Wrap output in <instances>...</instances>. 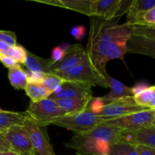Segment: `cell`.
Here are the masks:
<instances>
[{
  "mask_svg": "<svg viewBox=\"0 0 155 155\" xmlns=\"http://www.w3.org/2000/svg\"><path fill=\"white\" fill-rule=\"evenodd\" d=\"M120 18L107 21L98 17H90V30L86 51L89 63L106 79L107 55L111 42L117 36L132 32L127 24H118Z\"/></svg>",
  "mask_w": 155,
  "mask_h": 155,
  "instance_id": "obj_1",
  "label": "cell"
},
{
  "mask_svg": "<svg viewBox=\"0 0 155 155\" xmlns=\"http://www.w3.org/2000/svg\"><path fill=\"white\" fill-rule=\"evenodd\" d=\"M110 118L100 117L89 108L79 113L66 114L52 123L53 125L71 130L74 135L87 133Z\"/></svg>",
  "mask_w": 155,
  "mask_h": 155,
  "instance_id": "obj_2",
  "label": "cell"
},
{
  "mask_svg": "<svg viewBox=\"0 0 155 155\" xmlns=\"http://www.w3.org/2000/svg\"><path fill=\"white\" fill-rule=\"evenodd\" d=\"M25 113L36 124L42 127L52 124L54 120L66 115L54 100L48 98L36 102L30 101Z\"/></svg>",
  "mask_w": 155,
  "mask_h": 155,
  "instance_id": "obj_3",
  "label": "cell"
},
{
  "mask_svg": "<svg viewBox=\"0 0 155 155\" xmlns=\"http://www.w3.org/2000/svg\"><path fill=\"white\" fill-rule=\"evenodd\" d=\"M154 120V110L147 109L137 113L113 118L101 124L121 130L136 131L151 126Z\"/></svg>",
  "mask_w": 155,
  "mask_h": 155,
  "instance_id": "obj_4",
  "label": "cell"
},
{
  "mask_svg": "<svg viewBox=\"0 0 155 155\" xmlns=\"http://www.w3.org/2000/svg\"><path fill=\"white\" fill-rule=\"evenodd\" d=\"M22 127L28 135L34 155H55L45 127L36 124L28 116L24 119Z\"/></svg>",
  "mask_w": 155,
  "mask_h": 155,
  "instance_id": "obj_5",
  "label": "cell"
},
{
  "mask_svg": "<svg viewBox=\"0 0 155 155\" xmlns=\"http://www.w3.org/2000/svg\"><path fill=\"white\" fill-rule=\"evenodd\" d=\"M62 78L67 81L77 82L92 86L108 87L107 81L93 67L89 61L75 67L62 74Z\"/></svg>",
  "mask_w": 155,
  "mask_h": 155,
  "instance_id": "obj_6",
  "label": "cell"
},
{
  "mask_svg": "<svg viewBox=\"0 0 155 155\" xmlns=\"http://www.w3.org/2000/svg\"><path fill=\"white\" fill-rule=\"evenodd\" d=\"M65 146L76 150L78 155H104L109 154L110 145L104 141L77 134L65 143Z\"/></svg>",
  "mask_w": 155,
  "mask_h": 155,
  "instance_id": "obj_7",
  "label": "cell"
},
{
  "mask_svg": "<svg viewBox=\"0 0 155 155\" xmlns=\"http://www.w3.org/2000/svg\"><path fill=\"white\" fill-rule=\"evenodd\" d=\"M132 1L124 0H92L91 17L110 21L120 18L127 12Z\"/></svg>",
  "mask_w": 155,
  "mask_h": 155,
  "instance_id": "obj_8",
  "label": "cell"
},
{
  "mask_svg": "<svg viewBox=\"0 0 155 155\" xmlns=\"http://www.w3.org/2000/svg\"><path fill=\"white\" fill-rule=\"evenodd\" d=\"M89 61L86 49L80 44L70 45L68 51L61 61L51 67V74L61 76L69 70Z\"/></svg>",
  "mask_w": 155,
  "mask_h": 155,
  "instance_id": "obj_9",
  "label": "cell"
},
{
  "mask_svg": "<svg viewBox=\"0 0 155 155\" xmlns=\"http://www.w3.org/2000/svg\"><path fill=\"white\" fill-rule=\"evenodd\" d=\"M144 110L147 109L137 105L133 97H125L104 104L101 111L97 115L113 119Z\"/></svg>",
  "mask_w": 155,
  "mask_h": 155,
  "instance_id": "obj_10",
  "label": "cell"
},
{
  "mask_svg": "<svg viewBox=\"0 0 155 155\" xmlns=\"http://www.w3.org/2000/svg\"><path fill=\"white\" fill-rule=\"evenodd\" d=\"M14 151L18 155H34L31 142L22 126H14L2 133Z\"/></svg>",
  "mask_w": 155,
  "mask_h": 155,
  "instance_id": "obj_11",
  "label": "cell"
},
{
  "mask_svg": "<svg viewBox=\"0 0 155 155\" xmlns=\"http://www.w3.org/2000/svg\"><path fill=\"white\" fill-rule=\"evenodd\" d=\"M55 100L59 98H92V86L77 82L67 81L51 95L49 98Z\"/></svg>",
  "mask_w": 155,
  "mask_h": 155,
  "instance_id": "obj_12",
  "label": "cell"
},
{
  "mask_svg": "<svg viewBox=\"0 0 155 155\" xmlns=\"http://www.w3.org/2000/svg\"><path fill=\"white\" fill-rule=\"evenodd\" d=\"M127 46V53L144 54L155 59V39L132 33Z\"/></svg>",
  "mask_w": 155,
  "mask_h": 155,
  "instance_id": "obj_13",
  "label": "cell"
},
{
  "mask_svg": "<svg viewBox=\"0 0 155 155\" xmlns=\"http://www.w3.org/2000/svg\"><path fill=\"white\" fill-rule=\"evenodd\" d=\"M123 133L124 130L101 124L91 131L80 135L104 141L110 145H112L123 142Z\"/></svg>",
  "mask_w": 155,
  "mask_h": 155,
  "instance_id": "obj_14",
  "label": "cell"
},
{
  "mask_svg": "<svg viewBox=\"0 0 155 155\" xmlns=\"http://www.w3.org/2000/svg\"><path fill=\"white\" fill-rule=\"evenodd\" d=\"M105 80L110 91L108 94L101 98L104 104L125 97H134L133 88L128 87L123 83L110 77L109 74H107Z\"/></svg>",
  "mask_w": 155,
  "mask_h": 155,
  "instance_id": "obj_15",
  "label": "cell"
},
{
  "mask_svg": "<svg viewBox=\"0 0 155 155\" xmlns=\"http://www.w3.org/2000/svg\"><path fill=\"white\" fill-rule=\"evenodd\" d=\"M36 2L70 9L91 17L92 0H36Z\"/></svg>",
  "mask_w": 155,
  "mask_h": 155,
  "instance_id": "obj_16",
  "label": "cell"
},
{
  "mask_svg": "<svg viewBox=\"0 0 155 155\" xmlns=\"http://www.w3.org/2000/svg\"><path fill=\"white\" fill-rule=\"evenodd\" d=\"M155 6V0H132L127 11L126 24L130 27L137 24L145 12Z\"/></svg>",
  "mask_w": 155,
  "mask_h": 155,
  "instance_id": "obj_17",
  "label": "cell"
},
{
  "mask_svg": "<svg viewBox=\"0 0 155 155\" xmlns=\"http://www.w3.org/2000/svg\"><path fill=\"white\" fill-rule=\"evenodd\" d=\"M53 64L54 62L51 58L47 59L39 57L29 51H27V58L24 64L28 71L40 74H51Z\"/></svg>",
  "mask_w": 155,
  "mask_h": 155,
  "instance_id": "obj_18",
  "label": "cell"
},
{
  "mask_svg": "<svg viewBox=\"0 0 155 155\" xmlns=\"http://www.w3.org/2000/svg\"><path fill=\"white\" fill-rule=\"evenodd\" d=\"M132 32L124 33L117 36L110 44L107 51V62L113 59H120L124 61V56L127 54V42L130 39Z\"/></svg>",
  "mask_w": 155,
  "mask_h": 155,
  "instance_id": "obj_19",
  "label": "cell"
},
{
  "mask_svg": "<svg viewBox=\"0 0 155 155\" xmlns=\"http://www.w3.org/2000/svg\"><path fill=\"white\" fill-rule=\"evenodd\" d=\"M92 99L89 98H59L54 101L66 114L79 113L89 108Z\"/></svg>",
  "mask_w": 155,
  "mask_h": 155,
  "instance_id": "obj_20",
  "label": "cell"
},
{
  "mask_svg": "<svg viewBox=\"0 0 155 155\" xmlns=\"http://www.w3.org/2000/svg\"><path fill=\"white\" fill-rule=\"evenodd\" d=\"M132 144L141 145L155 149V126L151 125L136 131H130Z\"/></svg>",
  "mask_w": 155,
  "mask_h": 155,
  "instance_id": "obj_21",
  "label": "cell"
},
{
  "mask_svg": "<svg viewBox=\"0 0 155 155\" xmlns=\"http://www.w3.org/2000/svg\"><path fill=\"white\" fill-rule=\"evenodd\" d=\"M27 117L25 112H14L2 110L0 111V133L14 126H22Z\"/></svg>",
  "mask_w": 155,
  "mask_h": 155,
  "instance_id": "obj_22",
  "label": "cell"
},
{
  "mask_svg": "<svg viewBox=\"0 0 155 155\" xmlns=\"http://www.w3.org/2000/svg\"><path fill=\"white\" fill-rule=\"evenodd\" d=\"M8 80L11 85L18 90L25 89L28 83L27 74L19 64L8 69Z\"/></svg>",
  "mask_w": 155,
  "mask_h": 155,
  "instance_id": "obj_23",
  "label": "cell"
},
{
  "mask_svg": "<svg viewBox=\"0 0 155 155\" xmlns=\"http://www.w3.org/2000/svg\"><path fill=\"white\" fill-rule=\"evenodd\" d=\"M24 90L32 102L48 98L51 95V92H49L42 83H28Z\"/></svg>",
  "mask_w": 155,
  "mask_h": 155,
  "instance_id": "obj_24",
  "label": "cell"
},
{
  "mask_svg": "<svg viewBox=\"0 0 155 155\" xmlns=\"http://www.w3.org/2000/svg\"><path fill=\"white\" fill-rule=\"evenodd\" d=\"M110 155H139L135 145L127 142H119L110 146Z\"/></svg>",
  "mask_w": 155,
  "mask_h": 155,
  "instance_id": "obj_25",
  "label": "cell"
},
{
  "mask_svg": "<svg viewBox=\"0 0 155 155\" xmlns=\"http://www.w3.org/2000/svg\"><path fill=\"white\" fill-rule=\"evenodd\" d=\"M65 80L60 76L55 75L52 74H44L43 80L42 84L48 89L49 92L53 93L55 92L59 87L64 83Z\"/></svg>",
  "mask_w": 155,
  "mask_h": 155,
  "instance_id": "obj_26",
  "label": "cell"
},
{
  "mask_svg": "<svg viewBox=\"0 0 155 155\" xmlns=\"http://www.w3.org/2000/svg\"><path fill=\"white\" fill-rule=\"evenodd\" d=\"M133 98H134L135 102L139 107L149 109L150 103H151V99H152V89H151V86H148L147 88L144 89L143 90L135 94Z\"/></svg>",
  "mask_w": 155,
  "mask_h": 155,
  "instance_id": "obj_27",
  "label": "cell"
},
{
  "mask_svg": "<svg viewBox=\"0 0 155 155\" xmlns=\"http://www.w3.org/2000/svg\"><path fill=\"white\" fill-rule=\"evenodd\" d=\"M27 50H26L21 45L17 44L15 46L10 47L9 49L4 54L12 58L19 64H24L26 58H27Z\"/></svg>",
  "mask_w": 155,
  "mask_h": 155,
  "instance_id": "obj_28",
  "label": "cell"
},
{
  "mask_svg": "<svg viewBox=\"0 0 155 155\" xmlns=\"http://www.w3.org/2000/svg\"><path fill=\"white\" fill-rule=\"evenodd\" d=\"M69 47V44L63 43L53 48L52 51H51V59L53 61L54 64L61 61L64 58L65 54L68 52Z\"/></svg>",
  "mask_w": 155,
  "mask_h": 155,
  "instance_id": "obj_29",
  "label": "cell"
},
{
  "mask_svg": "<svg viewBox=\"0 0 155 155\" xmlns=\"http://www.w3.org/2000/svg\"><path fill=\"white\" fill-rule=\"evenodd\" d=\"M155 25V6L145 12L142 15L140 21L134 26H151ZM133 27V26H132Z\"/></svg>",
  "mask_w": 155,
  "mask_h": 155,
  "instance_id": "obj_30",
  "label": "cell"
},
{
  "mask_svg": "<svg viewBox=\"0 0 155 155\" xmlns=\"http://www.w3.org/2000/svg\"><path fill=\"white\" fill-rule=\"evenodd\" d=\"M131 27L133 33L142 35V36H145L155 39V29L144 27V26H133V27Z\"/></svg>",
  "mask_w": 155,
  "mask_h": 155,
  "instance_id": "obj_31",
  "label": "cell"
},
{
  "mask_svg": "<svg viewBox=\"0 0 155 155\" xmlns=\"http://www.w3.org/2000/svg\"><path fill=\"white\" fill-rule=\"evenodd\" d=\"M0 41L10 46H15L17 45L16 34L14 32L0 30Z\"/></svg>",
  "mask_w": 155,
  "mask_h": 155,
  "instance_id": "obj_32",
  "label": "cell"
},
{
  "mask_svg": "<svg viewBox=\"0 0 155 155\" xmlns=\"http://www.w3.org/2000/svg\"><path fill=\"white\" fill-rule=\"evenodd\" d=\"M26 74L27 76V80L28 83H42V80H43L44 74H40V73H33L31 71H25Z\"/></svg>",
  "mask_w": 155,
  "mask_h": 155,
  "instance_id": "obj_33",
  "label": "cell"
},
{
  "mask_svg": "<svg viewBox=\"0 0 155 155\" xmlns=\"http://www.w3.org/2000/svg\"><path fill=\"white\" fill-rule=\"evenodd\" d=\"M71 33L74 39L80 40L86 34V28L82 25L73 27L71 30Z\"/></svg>",
  "mask_w": 155,
  "mask_h": 155,
  "instance_id": "obj_34",
  "label": "cell"
},
{
  "mask_svg": "<svg viewBox=\"0 0 155 155\" xmlns=\"http://www.w3.org/2000/svg\"><path fill=\"white\" fill-rule=\"evenodd\" d=\"M135 147L139 155H155L154 148L141 145H135Z\"/></svg>",
  "mask_w": 155,
  "mask_h": 155,
  "instance_id": "obj_35",
  "label": "cell"
},
{
  "mask_svg": "<svg viewBox=\"0 0 155 155\" xmlns=\"http://www.w3.org/2000/svg\"><path fill=\"white\" fill-rule=\"evenodd\" d=\"M0 61L5 68H8V69L18 64V63L12 58L5 55V54H0Z\"/></svg>",
  "mask_w": 155,
  "mask_h": 155,
  "instance_id": "obj_36",
  "label": "cell"
},
{
  "mask_svg": "<svg viewBox=\"0 0 155 155\" xmlns=\"http://www.w3.org/2000/svg\"><path fill=\"white\" fill-rule=\"evenodd\" d=\"M10 151H12L10 144L2 133H0V153Z\"/></svg>",
  "mask_w": 155,
  "mask_h": 155,
  "instance_id": "obj_37",
  "label": "cell"
},
{
  "mask_svg": "<svg viewBox=\"0 0 155 155\" xmlns=\"http://www.w3.org/2000/svg\"><path fill=\"white\" fill-rule=\"evenodd\" d=\"M12 46L0 41V54H4Z\"/></svg>",
  "mask_w": 155,
  "mask_h": 155,
  "instance_id": "obj_38",
  "label": "cell"
},
{
  "mask_svg": "<svg viewBox=\"0 0 155 155\" xmlns=\"http://www.w3.org/2000/svg\"><path fill=\"white\" fill-rule=\"evenodd\" d=\"M151 89H152V99L150 103L149 109L155 110V86H151Z\"/></svg>",
  "mask_w": 155,
  "mask_h": 155,
  "instance_id": "obj_39",
  "label": "cell"
},
{
  "mask_svg": "<svg viewBox=\"0 0 155 155\" xmlns=\"http://www.w3.org/2000/svg\"><path fill=\"white\" fill-rule=\"evenodd\" d=\"M0 155H18V154H16L14 151H6V152H1L0 153Z\"/></svg>",
  "mask_w": 155,
  "mask_h": 155,
  "instance_id": "obj_40",
  "label": "cell"
},
{
  "mask_svg": "<svg viewBox=\"0 0 155 155\" xmlns=\"http://www.w3.org/2000/svg\"><path fill=\"white\" fill-rule=\"evenodd\" d=\"M144 27H150V28H153V29H155V25H151V26H144Z\"/></svg>",
  "mask_w": 155,
  "mask_h": 155,
  "instance_id": "obj_41",
  "label": "cell"
},
{
  "mask_svg": "<svg viewBox=\"0 0 155 155\" xmlns=\"http://www.w3.org/2000/svg\"><path fill=\"white\" fill-rule=\"evenodd\" d=\"M153 125L155 126V110H154V123H153Z\"/></svg>",
  "mask_w": 155,
  "mask_h": 155,
  "instance_id": "obj_42",
  "label": "cell"
},
{
  "mask_svg": "<svg viewBox=\"0 0 155 155\" xmlns=\"http://www.w3.org/2000/svg\"><path fill=\"white\" fill-rule=\"evenodd\" d=\"M2 110H3L2 109H1V108H0V111H2Z\"/></svg>",
  "mask_w": 155,
  "mask_h": 155,
  "instance_id": "obj_43",
  "label": "cell"
},
{
  "mask_svg": "<svg viewBox=\"0 0 155 155\" xmlns=\"http://www.w3.org/2000/svg\"><path fill=\"white\" fill-rule=\"evenodd\" d=\"M93 155H101V154H93Z\"/></svg>",
  "mask_w": 155,
  "mask_h": 155,
  "instance_id": "obj_44",
  "label": "cell"
},
{
  "mask_svg": "<svg viewBox=\"0 0 155 155\" xmlns=\"http://www.w3.org/2000/svg\"><path fill=\"white\" fill-rule=\"evenodd\" d=\"M104 155H110L109 154H104Z\"/></svg>",
  "mask_w": 155,
  "mask_h": 155,
  "instance_id": "obj_45",
  "label": "cell"
}]
</instances>
